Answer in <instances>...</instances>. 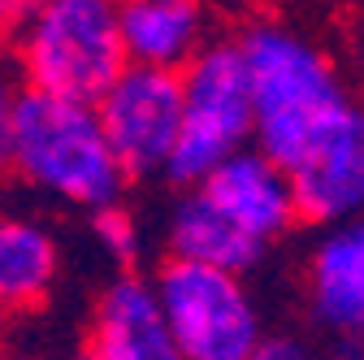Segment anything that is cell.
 <instances>
[{
  "label": "cell",
  "mask_w": 364,
  "mask_h": 360,
  "mask_svg": "<svg viewBox=\"0 0 364 360\" xmlns=\"http://www.w3.org/2000/svg\"><path fill=\"white\" fill-rule=\"evenodd\" d=\"M196 191L230 226H239L247 239H256L264 248H273L299 226V208H295V191H291L287 169H278L256 148L225 157Z\"/></svg>",
  "instance_id": "obj_7"
},
{
  "label": "cell",
  "mask_w": 364,
  "mask_h": 360,
  "mask_svg": "<svg viewBox=\"0 0 364 360\" xmlns=\"http://www.w3.org/2000/svg\"><path fill=\"white\" fill-rule=\"evenodd\" d=\"M14 70L26 92L96 105L126 70L117 0H39L14 35Z\"/></svg>",
  "instance_id": "obj_3"
},
{
  "label": "cell",
  "mask_w": 364,
  "mask_h": 360,
  "mask_svg": "<svg viewBox=\"0 0 364 360\" xmlns=\"http://www.w3.org/2000/svg\"><path fill=\"white\" fill-rule=\"evenodd\" d=\"M304 304L326 339H364V217L321 226L304 260Z\"/></svg>",
  "instance_id": "obj_8"
},
{
  "label": "cell",
  "mask_w": 364,
  "mask_h": 360,
  "mask_svg": "<svg viewBox=\"0 0 364 360\" xmlns=\"http://www.w3.org/2000/svg\"><path fill=\"white\" fill-rule=\"evenodd\" d=\"M165 260H187V265H204V269H221V274H235L247 278L264 265L269 248L247 239L239 226H230L196 187L191 191H178L169 213H165Z\"/></svg>",
  "instance_id": "obj_12"
},
{
  "label": "cell",
  "mask_w": 364,
  "mask_h": 360,
  "mask_svg": "<svg viewBox=\"0 0 364 360\" xmlns=\"http://www.w3.org/2000/svg\"><path fill=\"white\" fill-rule=\"evenodd\" d=\"M61 278V239L43 217L0 208V304L31 312L48 304Z\"/></svg>",
  "instance_id": "obj_13"
},
{
  "label": "cell",
  "mask_w": 364,
  "mask_h": 360,
  "mask_svg": "<svg viewBox=\"0 0 364 360\" xmlns=\"http://www.w3.org/2000/svg\"><path fill=\"white\" fill-rule=\"evenodd\" d=\"M91 235H96V248L117 265V274H134V265L144 260V248H148L144 221L134 217L126 204L91 213Z\"/></svg>",
  "instance_id": "obj_14"
},
{
  "label": "cell",
  "mask_w": 364,
  "mask_h": 360,
  "mask_svg": "<svg viewBox=\"0 0 364 360\" xmlns=\"http://www.w3.org/2000/svg\"><path fill=\"white\" fill-rule=\"evenodd\" d=\"M247 360H321V347L295 330H269Z\"/></svg>",
  "instance_id": "obj_15"
},
{
  "label": "cell",
  "mask_w": 364,
  "mask_h": 360,
  "mask_svg": "<svg viewBox=\"0 0 364 360\" xmlns=\"http://www.w3.org/2000/svg\"><path fill=\"white\" fill-rule=\"evenodd\" d=\"M299 221L338 226L364 217V100L334 139L291 174Z\"/></svg>",
  "instance_id": "obj_11"
},
{
  "label": "cell",
  "mask_w": 364,
  "mask_h": 360,
  "mask_svg": "<svg viewBox=\"0 0 364 360\" xmlns=\"http://www.w3.org/2000/svg\"><path fill=\"white\" fill-rule=\"evenodd\" d=\"M82 360H182L144 274H113L96 295Z\"/></svg>",
  "instance_id": "obj_9"
},
{
  "label": "cell",
  "mask_w": 364,
  "mask_h": 360,
  "mask_svg": "<svg viewBox=\"0 0 364 360\" xmlns=\"http://www.w3.org/2000/svg\"><path fill=\"white\" fill-rule=\"evenodd\" d=\"M126 65L182 74L213 43L208 0H117Z\"/></svg>",
  "instance_id": "obj_10"
},
{
  "label": "cell",
  "mask_w": 364,
  "mask_h": 360,
  "mask_svg": "<svg viewBox=\"0 0 364 360\" xmlns=\"http://www.w3.org/2000/svg\"><path fill=\"white\" fill-rule=\"evenodd\" d=\"M148 282L182 360H247L269 334L247 278L187 260H161Z\"/></svg>",
  "instance_id": "obj_5"
},
{
  "label": "cell",
  "mask_w": 364,
  "mask_h": 360,
  "mask_svg": "<svg viewBox=\"0 0 364 360\" xmlns=\"http://www.w3.org/2000/svg\"><path fill=\"white\" fill-rule=\"evenodd\" d=\"M0 360H18V356H0Z\"/></svg>",
  "instance_id": "obj_20"
},
{
  "label": "cell",
  "mask_w": 364,
  "mask_h": 360,
  "mask_svg": "<svg viewBox=\"0 0 364 360\" xmlns=\"http://www.w3.org/2000/svg\"><path fill=\"white\" fill-rule=\"evenodd\" d=\"M22 18H26V0H0V48L14 43Z\"/></svg>",
  "instance_id": "obj_17"
},
{
  "label": "cell",
  "mask_w": 364,
  "mask_h": 360,
  "mask_svg": "<svg viewBox=\"0 0 364 360\" xmlns=\"http://www.w3.org/2000/svg\"><path fill=\"white\" fill-rule=\"evenodd\" d=\"M9 169L26 191L87 217L122 204L130 183L96 122V109L26 87L14 105Z\"/></svg>",
  "instance_id": "obj_2"
},
{
  "label": "cell",
  "mask_w": 364,
  "mask_h": 360,
  "mask_svg": "<svg viewBox=\"0 0 364 360\" xmlns=\"http://www.w3.org/2000/svg\"><path fill=\"white\" fill-rule=\"evenodd\" d=\"M91 109H96V122L130 183L134 178H165L169 152L178 144V122H182L178 74L126 65Z\"/></svg>",
  "instance_id": "obj_6"
},
{
  "label": "cell",
  "mask_w": 364,
  "mask_h": 360,
  "mask_svg": "<svg viewBox=\"0 0 364 360\" xmlns=\"http://www.w3.org/2000/svg\"><path fill=\"white\" fill-rule=\"evenodd\" d=\"M74 360H82V356H74Z\"/></svg>",
  "instance_id": "obj_21"
},
{
  "label": "cell",
  "mask_w": 364,
  "mask_h": 360,
  "mask_svg": "<svg viewBox=\"0 0 364 360\" xmlns=\"http://www.w3.org/2000/svg\"><path fill=\"white\" fill-rule=\"evenodd\" d=\"M235 43L252 87V148L291 178L347 126L360 100L321 43L291 22L256 18Z\"/></svg>",
  "instance_id": "obj_1"
},
{
  "label": "cell",
  "mask_w": 364,
  "mask_h": 360,
  "mask_svg": "<svg viewBox=\"0 0 364 360\" xmlns=\"http://www.w3.org/2000/svg\"><path fill=\"white\" fill-rule=\"evenodd\" d=\"M178 78L182 122L165 178L178 191H191L225 157L252 148V87L235 39H213Z\"/></svg>",
  "instance_id": "obj_4"
},
{
  "label": "cell",
  "mask_w": 364,
  "mask_h": 360,
  "mask_svg": "<svg viewBox=\"0 0 364 360\" xmlns=\"http://www.w3.org/2000/svg\"><path fill=\"white\" fill-rule=\"evenodd\" d=\"M9 317H14V312L0 304V343H5V334H9Z\"/></svg>",
  "instance_id": "obj_19"
},
{
  "label": "cell",
  "mask_w": 364,
  "mask_h": 360,
  "mask_svg": "<svg viewBox=\"0 0 364 360\" xmlns=\"http://www.w3.org/2000/svg\"><path fill=\"white\" fill-rule=\"evenodd\" d=\"M321 360H364V339H326Z\"/></svg>",
  "instance_id": "obj_18"
},
{
  "label": "cell",
  "mask_w": 364,
  "mask_h": 360,
  "mask_svg": "<svg viewBox=\"0 0 364 360\" xmlns=\"http://www.w3.org/2000/svg\"><path fill=\"white\" fill-rule=\"evenodd\" d=\"M18 70L0 57V174L9 169V139H14V105H18Z\"/></svg>",
  "instance_id": "obj_16"
}]
</instances>
